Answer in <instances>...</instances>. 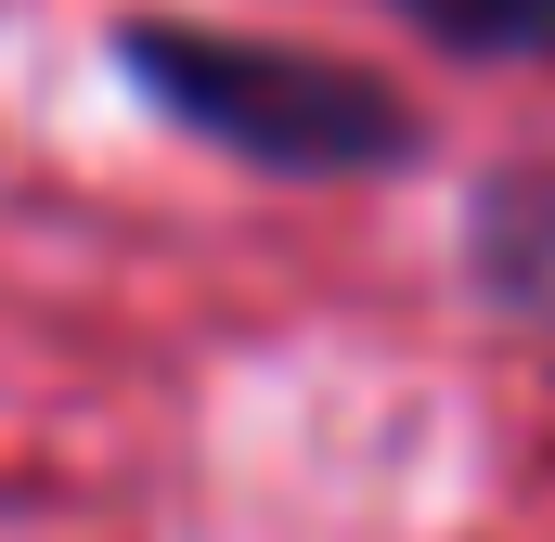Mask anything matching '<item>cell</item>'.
I'll return each mask as SVG.
<instances>
[{"mask_svg":"<svg viewBox=\"0 0 555 542\" xmlns=\"http://www.w3.org/2000/svg\"><path fill=\"white\" fill-rule=\"evenodd\" d=\"M117 65L155 117L207 130L246 168H284V181H362V168H401L414 155V104L336 52H284V39H246V26H168L142 13L117 26Z\"/></svg>","mask_w":555,"mask_h":542,"instance_id":"1","label":"cell"},{"mask_svg":"<svg viewBox=\"0 0 555 542\" xmlns=\"http://www.w3.org/2000/svg\"><path fill=\"white\" fill-rule=\"evenodd\" d=\"M465 259H478V284H491L504 310L555 323V155H543V168H504V181L478 194Z\"/></svg>","mask_w":555,"mask_h":542,"instance_id":"2","label":"cell"},{"mask_svg":"<svg viewBox=\"0 0 555 542\" xmlns=\"http://www.w3.org/2000/svg\"><path fill=\"white\" fill-rule=\"evenodd\" d=\"M401 13L465 65H555V0H401Z\"/></svg>","mask_w":555,"mask_h":542,"instance_id":"3","label":"cell"}]
</instances>
